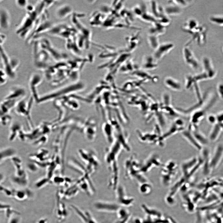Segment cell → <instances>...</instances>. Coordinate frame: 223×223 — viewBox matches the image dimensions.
<instances>
[{
  "instance_id": "9a60e30c",
  "label": "cell",
  "mask_w": 223,
  "mask_h": 223,
  "mask_svg": "<svg viewBox=\"0 0 223 223\" xmlns=\"http://www.w3.org/2000/svg\"><path fill=\"white\" fill-rule=\"evenodd\" d=\"M182 53L184 60L186 64L194 69L199 68V61L188 46H185L183 47Z\"/></svg>"
},
{
  "instance_id": "30bf717a",
  "label": "cell",
  "mask_w": 223,
  "mask_h": 223,
  "mask_svg": "<svg viewBox=\"0 0 223 223\" xmlns=\"http://www.w3.org/2000/svg\"><path fill=\"white\" fill-rule=\"evenodd\" d=\"M94 206L96 210L99 212L115 213L120 207L118 203L100 200L95 202Z\"/></svg>"
},
{
  "instance_id": "603a6c76",
  "label": "cell",
  "mask_w": 223,
  "mask_h": 223,
  "mask_svg": "<svg viewBox=\"0 0 223 223\" xmlns=\"http://www.w3.org/2000/svg\"><path fill=\"white\" fill-rule=\"evenodd\" d=\"M163 82L165 86L172 91H178L181 89L180 82L178 80L171 77H166Z\"/></svg>"
},
{
  "instance_id": "b9f144b4",
  "label": "cell",
  "mask_w": 223,
  "mask_h": 223,
  "mask_svg": "<svg viewBox=\"0 0 223 223\" xmlns=\"http://www.w3.org/2000/svg\"><path fill=\"white\" fill-rule=\"evenodd\" d=\"M17 5L21 8L26 7L28 5V1L26 0H17L15 1Z\"/></svg>"
},
{
  "instance_id": "484cf974",
  "label": "cell",
  "mask_w": 223,
  "mask_h": 223,
  "mask_svg": "<svg viewBox=\"0 0 223 223\" xmlns=\"http://www.w3.org/2000/svg\"><path fill=\"white\" fill-rule=\"evenodd\" d=\"M163 8L165 14L168 16L177 15L182 12V8L169 2V4Z\"/></svg>"
},
{
  "instance_id": "d6986e66",
  "label": "cell",
  "mask_w": 223,
  "mask_h": 223,
  "mask_svg": "<svg viewBox=\"0 0 223 223\" xmlns=\"http://www.w3.org/2000/svg\"><path fill=\"white\" fill-rule=\"evenodd\" d=\"M32 102L31 100L27 102L24 99L20 100L15 106V111L18 114L26 117L29 119ZM30 120V119H29Z\"/></svg>"
},
{
  "instance_id": "9c48e42d",
  "label": "cell",
  "mask_w": 223,
  "mask_h": 223,
  "mask_svg": "<svg viewBox=\"0 0 223 223\" xmlns=\"http://www.w3.org/2000/svg\"><path fill=\"white\" fill-rule=\"evenodd\" d=\"M163 164L159 154L155 152L151 153L141 162L142 170L146 174L154 168H160Z\"/></svg>"
},
{
  "instance_id": "ba28073f",
  "label": "cell",
  "mask_w": 223,
  "mask_h": 223,
  "mask_svg": "<svg viewBox=\"0 0 223 223\" xmlns=\"http://www.w3.org/2000/svg\"><path fill=\"white\" fill-rule=\"evenodd\" d=\"M185 123L183 120L179 118H176L171 124L168 129L163 133L161 138V142L164 146L165 141L171 137L180 133L185 129Z\"/></svg>"
},
{
  "instance_id": "c3c4849f",
  "label": "cell",
  "mask_w": 223,
  "mask_h": 223,
  "mask_svg": "<svg viewBox=\"0 0 223 223\" xmlns=\"http://www.w3.org/2000/svg\"><path fill=\"white\" fill-rule=\"evenodd\" d=\"M134 223H143V221L139 218H136L134 222Z\"/></svg>"
},
{
  "instance_id": "4dcf8cb0",
  "label": "cell",
  "mask_w": 223,
  "mask_h": 223,
  "mask_svg": "<svg viewBox=\"0 0 223 223\" xmlns=\"http://www.w3.org/2000/svg\"><path fill=\"white\" fill-rule=\"evenodd\" d=\"M0 210L4 212L5 215L8 218L14 214L20 213L13 208L10 205L1 202L0 203Z\"/></svg>"
},
{
  "instance_id": "681fc988",
  "label": "cell",
  "mask_w": 223,
  "mask_h": 223,
  "mask_svg": "<svg viewBox=\"0 0 223 223\" xmlns=\"http://www.w3.org/2000/svg\"></svg>"
},
{
  "instance_id": "44dd1931",
  "label": "cell",
  "mask_w": 223,
  "mask_h": 223,
  "mask_svg": "<svg viewBox=\"0 0 223 223\" xmlns=\"http://www.w3.org/2000/svg\"><path fill=\"white\" fill-rule=\"evenodd\" d=\"M181 134L183 138L193 147L198 150H202V146L197 141L192 132L188 128L183 131Z\"/></svg>"
},
{
  "instance_id": "f546056e",
  "label": "cell",
  "mask_w": 223,
  "mask_h": 223,
  "mask_svg": "<svg viewBox=\"0 0 223 223\" xmlns=\"http://www.w3.org/2000/svg\"><path fill=\"white\" fill-rule=\"evenodd\" d=\"M142 207L143 211L149 216L155 217L158 219L161 218L162 214L156 209L148 207L144 204H142Z\"/></svg>"
},
{
  "instance_id": "7c38bea8",
  "label": "cell",
  "mask_w": 223,
  "mask_h": 223,
  "mask_svg": "<svg viewBox=\"0 0 223 223\" xmlns=\"http://www.w3.org/2000/svg\"><path fill=\"white\" fill-rule=\"evenodd\" d=\"M115 191L118 203L120 206L127 207L133 204L134 201V198L127 195L122 186L119 185Z\"/></svg>"
},
{
  "instance_id": "8992f818",
  "label": "cell",
  "mask_w": 223,
  "mask_h": 223,
  "mask_svg": "<svg viewBox=\"0 0 223 223\" xmlns=\"http://www.w3.org/2000/svg\"><path fill=\"white\" fill-rule=\"evenodd\" d=\"M33 53L34 62L37 67L41 69L46 68L51 57L42 47L40 41H36L34 43Z\"/></svg>"
},
{
  "instance_id": "8fae6325",
  "label": "cell",
  "mask_w": 223,
  "mask_h": 223,
  "mask_svg": "<svg viewBox=\"0 0 223 223\" xmlns=\"http://www.w3.org/2000/svg\"><path fill=\"white\" fill-rule=\"evenodd\" d=\"M174 46L173 43L169 42L160 43L158 47L154 50L152 55L155 59L158 62L160 60L172 50Z\"/></svg>"
},
{
  "instance_id": "cb8c5ba5",
  "label": "cell",
  "mask_w": 223,
  "mask_h": 223,
  "mask_svg": "<svg viewBox=\"0 0 223 223\" xmlns=\"http://www.w3.org/2000/svg\"><path fill=\"white\" fill-rule=\"evenodd\" d=\"M10 17L8 11L3 7L1 8L0 11V28L3 30L8 29L10 25Z\"/></svg>"
},
{
  "instance_id": "d6a6232c",
  "label": "cell",
  "mask_w": 223,
  "mask_h": 223,
  "mask_svg": "<svg viewBox=\"0 0 223 223\" xmlns=\"http://www.w3.org/2000/svg\"><path fill=\"white\" fill-rule=\"evenodd\" d=\"M79 189L75 184L65 191L64 199H69L74 197L78 192Z\"/></svg>"
},
{
  "instance_id": "83f0119b",
  "label": "cell",
  "mask_w": 223,
  "mask_h": 223,
  "mask_svg": "<svg viewBox=\"0 0 223 223\" xmlns=\"http://www.w3.org/2000/svg\"><path fill=\"white\" fill-rule=\"evenodd\" d=\"M71 9L70 6L68 5L61 6L56 9L55 12V15L59 19L64 18L70 14Z\"/></svg>"
},
{
  "instance_id": "e0dca14e",
  "label": "cell",
  "mask_w": 223,
  "mask_h": 223,
  "mask_svg": "<svg viewBox=\"0 0 223 223\" xmlns=\"http://www.w3.org/2000/svg\"><path fill=\"white\" fill-rule=\"evenodd\" d=\"M131 74L137 78L138 79L144 82L148 81H151L153 83L156 82L159 79L158 77L152 75L142 68H138L136 69L131 73Z\"/></svg>"
},
{
  "instance_id": "74e56055",
  "label": "cell",
  "mask_w": 223,
  "mask_h": 223,
  "mask_svg": "<svg viewBox=\"0 0 223 223\" xmlns=\"http://www.w3.org/2000/svg\"><path fill=\"white\" fill-rule=\"evenodd\" d=\"M190 2V1L184 0H176L169 1V2L174 4L181 8L187 6Z\"/></svg>"
},
{
  "instance_id": "277c9868",
  "label": "cell",
  "mask_w": 223,
  "mask_h": 223,
  "mask_svg": "<svg viewBox=\"0 0 223 223\" xmlns=\"http://www.w3.org/2000/svg\"><path fill=\"white\" fill-rule=\"evenodd\" d=\"M161 128L157 124L151 132H143L139 129L137 130L136 133L139 141L142 143L163 147L161 141L163 133Z\"/></svg>"
},
{
  "instance_id": "5b68a950",
  "label": "cell",
  "mask_w": 223,
  "mask_h": 223,
  "mask_svg": "<svg viewBox=\"0 0 223 223\" xmlns=\"http://www.w3.org/2000/svg\"><path fill=\"white\" fill-rule=\"evenodd\" d=\"M78 152L81 160L85 164L87 172L90 175L97 169L99 165L97 157L91 151L80 149Z\"/></svg>"
},
{
  "instance_id": "6da1fadb",
  "label": "cell",
  "mask_w": 223,
  "mask_h": 223,
  "mask_svg": "<svg viewBox=\"0 0 223 223\" xmlns=\"http://www.w3.org/2000/svg\"><path fill=\"white\" fill-rule=\"evenodd\" d=\"M123 150L124 149L121 144L117 141H115L106 151L105 161L111 173L108 186L115 190L119 185V170L118 159Z\"/></svg>"
},
{
  "instance_id": "4316f807",
  "label": "cell",
  "mask_w": 223,
  "mask_h": 223,
  "mask_svg": "<svg viewBox=\"0 0 223 223\" xmlns=\"http://www.w3.org/2000/svg\"><path fill=\"white\" fill-rule=\"evenodd\" d=\"M222 130L221 123L216 121L210 133L209 140L212 142L216 141L219 137Z\"/></svg>"
},
{
  "instance_id": "f6af8a7d",
  "label": "cell",
  "mask_w": 223,
  "mask_h": 223,
  "mask_svg": "<svg viewBox=\"0 0 223 223\" xmlns=\"http://www.w3.org/2000/svg\"><path fill=\"white\" fill-rule=\"evenodd\" d=\"M6 35L3 33H1L0 34V46H2V45H3V44H4V43L5 42V41L6 40Z\"/></svg>"
},
{
  "instance_id": "ab89813d",
  "label": "cell",
  "mask_w": 223,
  "mask_h": 223,
  "mask_svg": "<svg viewBox=\"0 0 223 223\" xmlns=\"http://www.w3.org/2000/svg\"><path fill=\"white\" fill-rule=\"evenodd\" d=\"M8 219V223H20L21 220L20 213L14 214Z\"/></svg>"
},
{
  "instance_id": "ffe728a7",
  "label": "cell",
  "mask_w": 223,
  "mask_h": 223,
  "mask_svg": "<svg viewBox=\"0 0 223 223\" xmlns=\"http://www.w3.org/2000/svg\"><path fill=\"white\" fill-rule=\"evenodd\" d=\"M70 207L84 223H98L88 212L83 211L74 205Z\"/></svg>"
},
{
  "instance_id": "d590c367",
  "label": "cell",
  "mask_w": 223,
  "mask_h": 223,
  "mask_svg": "<svg viewBox=\"0 0 223 223\" xmlns=\"http://www.w3.org/2000/svg\"><path fill=\"white\" fill-rule=\"evenodd\" d=\"M150 3L152 15L157 20L160 13V7L155 1H151Z\"/></svg>"
},
{
  "instance_id": "8d00e7d4",
  "label": "cell",
  "mask_w": 223,
  "mask_h": 223,
  "mask_svg": "<svg viewBox=\"0 0 223 223\" xmlns=\"http://www.w3.org/2000/svg\"><path fill=\"white\" fill-rule=\"evenodd\" d=\"M210 20L214 23L223 26V15L212 16L210 17Z\"/></svg>"
},
{
  "instance_id": "4fadbf2b",
  "label": "cell",
  "mask_w": 223,
  "mask_h": 223,
  "mask_svg": "<svg viewBox=\"0 0 223 223\" xmlns=\"http://www.w3.org/2000/svg\"><path fill=\"white\" fill-rule=\"evenodd\" d=\"M40 42L42 47L47 51L54 60L59 62L62 60L63 58V54L52 45L49 40L43 39Z\"/></svg>"
},
{
  "instance_id": "5bb4252c",
  "label": "cell",
  "mask_w": 223,
  "mask_h": 223,
  "mask_svg": "<svg viewBox=\"0 0 223 223\" xmlns=\"http://www.w3.org/2000/svg\"><path fill=\"white\" fill-rule=\"evenodd\" d=\"M223 158V144L219 143L216 146L210 158L209 166L211 172L218 166Z\"/></svg>"
},
{
  "instance_id": "836d02e7",
  "label": "cell",
  "mask_w": 223,
  "mask_h": 223,
  "mask_svg": "<svg viewBox=\"0 0 223 223\" xmlns=\"http://www.w3.org/2000/svg\"><path fill=\"white\" fill-rule=\"evenodd\" d=\"M152 189V186L149 181L139 185V190L141 194L144 195H148L151 194Z\"/></svg>"
},
{
  "instance_id": "7bdbcfd3",
  "label": "cell",
  "mask_w": 223,
  "mask_h": 223,
  "mask_svg": "<svg viewBox=\"0 0 223 223\" xmlns=\"http://www.w3.org/2000/svg\"><path fill=\"white\" fill-rule=\"evenodd\" d=\"M167 203L170 205H173L175 203L174 196L168 195L166 198Z\"/></svg>"
},
{
  "instance_id": "1f68e13d",
  "label": "cell",
  "mask_w": 223,
  "mask_h": 223,
  "mask_svg": "<svg viewBox=\"0 0 223 223\" xmlns=\"http://www.w3.org/2000/svg\"><path fill=\"white\" fill-rule=\"evenodd\" d=\"M147 40L150 46L154 50L160 44L159 37L155 35L149 34L147 37Z\"/></svg>"
},
{
  "instance_id": "52a82bcc",
  "label": "cell",
  "mask_w": 223,
  "mask_h": 223,
  "mask_svg": "<svg viewBox=\"0 0 223 223\" xmlns=\"http://www.w3.org/2000/svg\"><path fill=\"white\" fill-rule=\"evenodd\" d=\"M203 160L196 157H192L183 161L181 165V176L189 180L196 172L200 164L203 163Z\"/></svg>"
},
{
  "instance_id": "ac0fdd59",
  "label": "cell",
  "mask_w": 223,
  "mask_h": 223,
  "mask_svg": "<svg viewBox=\"0 0 223 223\" xmlns=\"http://www.w3.org/2000/svg\"><path fill=\"white\" fill-rule=\"evenodd\" d=\"M68 214V209L64 203L57 199L55 215L57 221L59 223L63 222L67 219Z\"/></svg>"
},
{
  "instance_id": "f35d334b",
  "label": "cell",
  "mask_w": 223,
  "mask_h": 223,
  "mask_svg": "<svg viewBox=\"0 0 223 223\" xmlns=\"http://www.w3.org/2000/svg\"><path fill=\"white\" fill-rule=\"evenodd\" d=\"M10 62L13 71L15 73L16 71L19 66L20 61L15 57H12L10 58Z\"/></svg>"
},
{
  "instance_id": "3957f363",
  "label": "cell",
  "mask_w": 223,
  "mask_h": 223,
  "mask_svg": "<svg viewBox=\"0 0 223 223\" xmlns=\"http://www.w3.org/2000/svg\"><path fill=\"white\" fill-rule=\"evenodd\" d=\"M178 170V164L173 160H169L163 164L160 167V180L161 184L165 187L171 185L177 177Z\"/></svg>"
},
{
  "instance_id": "7402d4cb",
  "label": "cell",
  "mask_w": 223,
  "mask_h": 223,
  "mask_svg": "<svg viewBox=\"0 0 223 223\" xmlns=\"http://www.w3.org/2000/svg\"><path fill=\"white\" fill-rule=\"evenodd\" d=\"M158 66L157 61L154 58L153 55H147L143 58L142 69L146 70H153Z\"/></svg>"
},
{
  "instance_id": "7dc6e473",
  "label": "cell",
  "mask_w": 223,
  "mask_h": 223,
  "mask_svg": "<svg viewBox=\"0 0 223 223\" xmlns=\"http://www.w3.org/2000/svg\"><path fill=\"white\" fill-rule=\"evenodd\" d=\"M48 221L46 219H42L38 221L36 223H48Z\"/></svg>"
},
{
  "instance_id": "e575fe53",
  "label": "cell",
  "mask_w": 223,
  "mask_h": 223,
  "mask_svg": "<svg viewBox=\"0 0 223 223\" xmlns=\"http://www.w3.org/2000/svg\"><path fill=\"white\" fill-rule=\"evenodd\" d=\"M116 213L120 220H129L130 216L129 212L126 209L121 207Z\"/></svg>"
},
{
  "instance_id": "d4e9b609",
  "label": "cell",
  "mask_w": 223,
  "mask_h": 223,
  "mask_svg": "<svg viewBox=\"0 0 223 223\" xmlns=\"http://www.w3.org/2000/svg\"><path fill=\"white\" fill-rule=\"evenodd\" d=\"M12 197L19 201H24L28 199L31 196V193L26 190H12Z\"/></svg>"
},
{
  "instance_id": "bcb514c9",
  "label": "cell",
  "mask_w": 223,
  "mask_h": 223,
  "mask_svg": "<svg viewBox=\"0 0 223 223\" xmlns=\"http://www.w3.org/2000/svg\"><path fill=\"white\" fill-rule=\"evenodd\" d=\"M218 90L220 95L221 98H223V83L219 85Z\"/></svg>"
},
{
  "instance_id": "f1b7e54d",
  "label": "cell",
  "mask_w": 223,
  "mask_h": 223,
  "mask_svg": "<svg viewBox=\"0 0 223 223\" xmlns=\"http://www.w3.org/2000/svg\"><path fill=\"white\" fill-rule=\"evenodd\" d=\"M153 25L149 29V34H152L159 37L164 34L166 32V28L158 22L152 24Z\"/></svg>"
},
{
  "instance_id": "7a4b0ae2",
  "label": "cell",
  "mask_w": 223,
  "mask_h": 223,
  "mask_svg": "<svg viewBox=\"0 0 223 223\" xmlns=\"http://www.w3.org/2000/svg\"><path fill=\"white\" fill-rule=\"evenodd\" d=\"M141 162L135 154L131 155L125 160L124 165V176L126 179L136 181L139 185L149 181L142 171Z\"/></svg>"
},
{
  "instance_id": "2e32d148",
  "label": "cell",
  "mask_w": 223,
  "mask_h": 223,
  "mask_svg": "<svg viewBox=\"0 0 223 223\" xmlns=\"http://www.w3.org/2000/svg\"><path fill=\"white\" fill-rule=\"evenodd\" d=\"M1 63H2V68L7 74L9 77L14 78L15 73L13 71L10 62V58L2 46H0Z\"/></svg>"
},
{
  "instance_id": "60d3db41",
  "label": "cell",
  "mask_w": 223,
  "mask_h": 223,
  "mask_svg": "<svg viewBox=\"0 0 223 223\" xmlns=\"http://www.w3.org/2000/svg\"><path fill=\"white\" fill-rule=\"evenodd\" d=\"M1 85H3L6 83L7 78L9 77L5 71L2 68H1Z\"/></svg>"
},
{
  "instance_id": "ee69618b",
  "label": "cell",
  "mask_w": 223,
  "mask_h": 223,
  "mask_svg": "<svg viewBox=\"0 0 223 223\" xmlns=\"http://www.w3.org/2000/svg\"><path fill=\"white\" fill-rule=\"evenodd\" d=\"M56 1L54 0H45V5L46 9L50 7L54 4Z\"/></svg>"
}]
</instances>
